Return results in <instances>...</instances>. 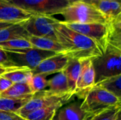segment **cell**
Listing matches in <instances>:
<instances>
[{
	"label": "cell",
	"mask_w": 121,
	"mask_h": 120,
	"mask_svg": "<svg viewBox=\"0 0 121 120\" xmlns=\"http://www.w3.org/2000/svg\"><path fill=\"white\" fill-rule=\"evenodd\" d=\"M6 52L16 66L26 67L30 70L35 68L43 60L57 54L54 52L43 50L35 47L17 50H6Z\"/></svg>",
	"instance_id": "ba28073f"
},
{
	"label": "cell",
	"mask_w": 121,
	"mask_h": 120,
	"mask_svg": "<svg viewBox=\"0 0 121 120\" xmlns=\"http://www.w3.org/2000/svg\"><path fill=\"white\" fill-rule=\"evenodd\" d=\"M63 106L57 104L40 108L29 113L24 118L26 120H53L57 110Z\"/></svg>",
	"instance_id": "44dd1931"
},
{
	"label": "cell",
	"mask_w": 121,
	"mask_h": 120,
	"mask_svg": "<svg viewBox=\"0 0 121 120\" xmlns=\"http://www.w3.org/2000/svg\"><path fill=\"white\" fill-rule=\"evenodd\" d=\"M33 13L13 6L5 0H0V21L13 23H23Z\"/></svg>",
	"instance_id": "7c38bea8"
},
{
	"label": "cell",
	"mask_w": 121,
	"mask_h": 120,
	"mask_svg": "<svg viewBox=\"0 0 121 120\" xmlns=\"http://www.w3.org/2000/svg\"><path fill=\"white\" fill-rule=\"evenodd\" d=\"M13 24H15V23H8V22H1L0 21V30L5 28H7Z\"/></svg>",
	"instance_id": "1f68e13d"
},
{
	"label": "cell",
	"mask_w": 121,
	"mask_h": 120,
	"mask_svg": "<svg viewBox=\"0 0 121 120\" xmlns=\"http://www.w3.org/2000/svg\"><path fill=\"white\" fill-rule=\"evenodd\" d=\"M29 36L21 23H15L0 30V42L14 39H28Z\"/></svg>",
	"instance_id": "d6986e66"
},
{
	"label": "cell",
	"mask_w": 121,
	"mask_h": 120,
	"mask_svg": "<svg viewBox=\"0 0 121 120\" xmlns=\"http://www.w3.org/2000/svg\"><path fill=\"white\" fill-rule=\"evenodd\" d=\"M46 77L47 76L44 74H35L31 76L27 83L33 95L43 91L45 88L48 87V80H47Z\"/></svg>",
	"instance_id": "d4e9b609"
},
{
	"label": "cell",
	"mask_w": 121,
	"mask_h": 120,
	"mask_svg": "<svg viewBox=\"0 0 121 120\" xmlns=\"http://www.w3.org/2000/svg\"><path fill=\"white\" fill-rule=\"evenodd\" d=\"M121 98L104 88L94 86L86 94L83 102L81 103V107L88 115H93L121 106Z\"/></svg>",
	"instance_id": "277c9868"
},
{
	"label": "cell",
	"mask_w": 121,
	"mask_h": 120,
	"mask_svg": "<svg viewBox=\"0 0 121 120\" xmlns=\"http://www.w3.org/2000/svg\"><path fill=\"white\" fill-rule=\"evenodd\" d=\"M74 96V95L71 93L64 95H51L43 91L33 95L17 113L24 118L29 113L40 108L57 104L65 105L73 100Z\"/></svg>",
	"instance_id": "8992f818"
},
{
	"label": "cell",
	"mask_w": 121,
	"mask_h": 120,
	"mask_svg": "<svg viewBox=\"0 0 121 120\" xmlns=\"http://www.w3.org/2000/svg\"><path fill=\"white\" fill-rule=\"evenodd\" d=\"M89 115L81 107V103H72L60 108L53 120H84Z\"/></svg>",
	"instance_id": "4fadbf2b"
},
{
	"label": "cell",
	"mask_w": 121,
	"mask_h": 120,
	"mask_svg": "<svg viewBox=\"0 0 121 120\" xmlns=\"http://www.w3.org/2000/svg\"><path fill=\"white\" fill-rule=\"evenodd\" d=\"M83 1H86V2H90V1H119V2H121V0H83Z\"/></svg>",
	"instance_id": "d6a6232c"
},
{
	"label": "cell",
	"mask_w": 121,
	"mask_h": 120,
	"mask_svg": "<svg viewBox=\"0 0 121 120\" xmlns=\"http://www.w3.org/2000/svg\"><path fill=\"white\" fill-rule=\"evenodd\" d=\"M88 3L94 6L103 14L107 23L121 16V6L119 1H94Z\"/></svg>",
	"instance_id": "5bb4252c"
},
{
	"label": "cell",
	"mask_w": 121,
	"mask_h": 120,
	"mask_svg": "<svg viewBox=\"0 0 121 120\" xmlns=\"http://www.w3.org/2000/svg\"><path fill=\"white\" fill-rule=\"evenodd\" d=\"M33 47L28 39H14L0 42V48L4 50H17Z\"/></svg>",
	"instance_id": "4316f807"
},
{
	"label": "cell",
	"mask_w": 121,
	"mask_h": 120,
	"mask_svg": "<svg viewBox=\"0 0 121 120\" xmlns=\"http://www.w3.org/2000/svg\"><path fill=\"white\" fill-rule=\"evenodd\" d=\"M95 83L121 74V50L107 47L99 57L92 59Z\"/></svg>",
	"instance_id": "3957f363"
},
{
	"label": "cell",
	"mask_w": 121,
	"mask_h": 120,
	"mask_svg": "<svg viewBox=\"0 0 121 120\" xmlns=\"http://www.w3.org/2000/svg\"><path fill=\"white\" fill-rule=\"evenodd\" d=\"M9 4L33 14H60L69 4V0H5Z\"/></svg>",
	"instance_id": "5b68a950"
},
{
	"label": "cell",
	"mask_w": 121,
	"mask_h": 120,
	"mask_svg": "<svg viewBox=\"0 0 121 120\" xmlns=\"http://www.w3.org/2000/svg\"><path fill=\"white\" fill-rule=\"evenodd\" d=\"M21 66H14V67H5V66H0V76H3L4 74L8 73V72H10L11 71H13L15 69H19L21 68Z\"/></svg>",
	"instance_id": "4dcf8cb0"
},
{
	"label": "cell",
	"mask_w": 121,
	"mask_h": 120,
	"mask_svg": "<svg viewBox=\"0 0 121 120\" xmlns=\"http://www.w3.org/2000/svg\"><path fill=\"white\" fill-rule=\"evenodd\" d=\"M67 23H101L107 21L103 14L92 4L84 1H78L69 4L60 13Z\"/></svg>",
	"instance_id": "7a4b0ae2"
},
{
	"label": "cell",
	"mask_w": 121,
	"mask_h": 120,
	"mask_svg": "<svg viewBox=\"0 0 121 120\" xmlns=\"http://www.w3.org/2000/svg\"><path fill=\"white\" fill-rule=\"evenodd\" d=\"M108 27L107 47L121 50V16L106 23Z\"/></svg>",
	"instance_id": "ac0fdd59"
},
{
	"label": "cell",
	"mask_w": 121,
	"mask_h": 120,
	"mask_svg": "<svg viewBox=\"0 0 121 120\" xmlns=\"http://www.w3.org/2000/svg\"><path fill=\"white\" fill-rule=\"evenodd\" d=\"M30 98L16 99L0 97V110L17 112Z\"/></svg>",
	"instance_id": "603a6c76"
},
{
	"label": "cell",
	"mask_w": 121,
	"mask_h": 120,
	"mask_svg": "<svg viewBox=\"0 0 121 120\" xmlns=\"http://www.w3.org/2000/svg\"><path fill=\"white\" fill-rule=\"evenodd\" d=\"M48 89L44 90V91L48 94L64 95L70 93L67 80L63 71L58 73V74L48 80Z\"/></svg>",
	"instance_id": "e0dca14e"
},
{
	"label": "cell",
	"mask_w": 121,
	"mask_h": 120,
	"mask_svg": "<svg viewBox=\"0 0 121 120\" xmlns=\"http://www.w3.org/2000/svg\"><path fill=\"white\" fill-rule=\"evenodd\" d=\"M116 120H121V115H119V116H118V117H117V119H116Z\"/></svg>",
	"instance_id": "e575fe53"
},
{
	"label": "cell",
	"mask_w": 121,
	"mask_h": 120,
	"mask_svg": "<svg viewBox=\"0 0 121 120\" xmlns=\"http://www.w3.org/2000/svg\"><path fill=\"white\" fill-rule=\"evenodd\" d=\"M0 120H26L17 112L0 110Z\"/></svg>",
	"instance_id": "f1b7e54d"
},
{
	"label": "cell",
	"mask_w": 121,
	"mask_h": 120,
	"mask_svg": "<svg viewBox=\"0 0 121 120\" xmlns=\"http://www.w3.org/2000/svg\"><path fill=\"white\" fill-rule=\"evenodd\" d=\"M79 62L81 68L74 95L84 99L87 92L95 85V72L92 59H83Z\"/></svg>",
	"instance_id": "30bf717a"
},
{
	"label": "cell",
	"mask_w": 121,
	"mask_h": 120,
	"mask_svg": "<svg viewBox=\"0 0 121 120\" xmlns=\"http://www.w3.org/2000/svg\"><path fill=\"white\" fill-rule=\"evenodd\" d=\"M55 32L57 40L63 47L65 54L69 58L78 60L93 59L103 54L96 42L69 28L61 21L57 23Z\"/></svg>",
	"instance_id": "6da1fadb"
},
{
	"label": "cell",
	"mask_w": 121,
	"mask_h": 120,
	"mask_svg": "<svg viewBox=\"0 0 121 120\" xmlns=\"http://www.w3.org/2000/svg\"><path fill=\"white\" fill-rule=\"evenodd\" d=\"M80 68H81V64L79 60L69 57V61L67 62V64L66 65V66L62 71L67 78L69 91L74 96H75L74 94L76 91V86L80 72Z\"/></svg>",
	"instance_id": "2e32d148"
},
{
	"label": "cell",
	"mask_w": 121,
	"mask_h": 120,
	"mask_svg": "<svg viewBox=\"0 0 121 120\" xmlns=\"http://www.w3.org/2000/svg\"><path fill=\"white\" fill-rule=\"evenodd\" d=\"M58 21L59 20L52 16L33 14L21 24L30 36L48 37L57 40L55 28Z\"/></svg>",
	"instance_id": "52a82bcc"
},
{
	"label": "cell",
	"mask_w": 121,
	"mask_h": 120,
	"mask_svg": "<svg viewBox=\"0 0 121 120\" xmlns=\"http://www.w3.org/2000/svg\"><path fill=\"white\" fill-rule=\"evenodd\" d=\"M32 74L30 70L26 67H21L4 74L2 76L10 80L13 83H27Z\"/></svg>",
	"instance_id": "cb8c5ba5"
},
{
	"label": "cell",
	"mask_w": 121,
	"mask_h": 120,
	"mask_svg": "<svg viewBox=\"0 0 121 120\" xmlns=\"http://www.w3.org/2000/svg\"><path fill=\"white\" fill-rule=\"evenodd\" d=\"M12 85H13V83L10 80H9L8 79L2 76H0V93L6 91Z\"/></svg>",
	"instance_id": "f546056e"
},
{
	"label": "cell",
	"mask_w": 121,
	"mask_h": 120,
	"mask_svg": "<svg viewBox=\"0 0 121 120\" xmlns=\"http://www.w3.org/2000/svg\"><path fill=\"white\" fill-rule=\"evenodd\" d=\"M0 66L5 67H14L16 66L9 58L6 52L0 48Z\"/></svg>",
	"instance_id": "83f0119b"
},
{
	"label": "cell",
	"mask_w": 121,
	"mask_h": 120,
	"mask_svg": "<svg viewBox=\"0 0 121 120\" xmlns=\"http://www.w3.org/2000/svg\"><path fill=\"white\" fill-rule=\"evenodd\" d=\"M94 86L105 89L118 98H121V74L104 79Z\"/></svg>",
	"instance_id": "7402d4cb"
},
{
	"label": "cell",
	"mask_w": 121,
	"mask_h": 120,
	"mask_svg": "<svg viewBox=\"0 0 121 120\" xmlns=\"http://www.w3.org/2000/svg\"><path fill=\"white\" fill-rule=\"evenodd\" d=\"M83 1V0H69V4H71V3H73V2H75V1Z\"/></svg>",
	"instance_id": "836d02e7"
},
{
	"label": "cell",
	"mask_w": 121,
	"mask_h": 120,
	"mask_svg": "<svg viewBox=\"0 0 121 120\" xmlns=\"http://www.w3.org/2000/svg\"><path fill=\"white\" fill-rule=\"evenodd\" d=\"M69 28L91 39L97 43L103 53L107 47L108 27L101 23H67L62 22Z\"/></svg>",
	"instance_id": "9c48e42d"
},
{
	"label": "cell",
	"mask_w": 121,
	"mask_h": 120,
	"mask_svg": "<svg viewBox=\"0 0 121 120\" xmlns=\"http://www.w3.org/2000/svg\"><path fill=\"white\" fill-rule=\"evenodd\" d=\"M69 57L65 54H57L41 62L35 68L30 70L32 75L44 74L50 75L60 73L63 71L67 62Z\"/></svg>",
	"instance_id": "8fae6325"
},
{
	"label": "cell",
	"mask_w": 121,
	"mask_h": 120,
	"mask_svg": "<svg viewBox=\"0 0 121 120\" xmlns=\"http://www.w3.org/2000/svg\"><path fill=\"white\" fill-rule=\"evenodd\" d=\"M121 106L112 108L102 112L89 115L84 120H116L121 115Z\"/></svg>",
	"instance_id": "484cf974"
},
{
	"label": "cell",
	"mask_w": 121,
	"mask_h": 120,
	"mask_svg": "<svg viewBox=\"0 0 121 120\" xmlns=\"http://www.w3.org/2000/svg\"><path fill=\"white\" fill-rule=\"evenodd\" d=\"M31 93L28 83H15L6 91L0 93V97L8 98H30Z\"/></svg>",
	"instance_id": "ffe728a7"
},
{
	"label": "cell",
	"mask_w": 121,
	"mask_h": 120,
	"mask_svg": "<svg viewBox=\"0 0 121 120\" xmlns=\"http://www.w3.org/2000/svg\"><path fill=\"white\" fill-rule=\"evenodd\" d=\"M28 40L33 47L56 52L57 54H65V50L60 43L55 40L35 36H29Z\"/></svg>",
	"instance_id": "9a60e30c"
}]
</instances>
